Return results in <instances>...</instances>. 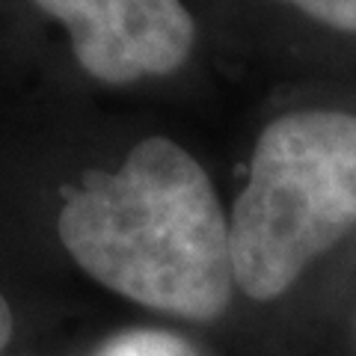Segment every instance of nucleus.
<instances>
[{"mask_svg":"<svg viewBox=\"0 0 356 356\" xmlns=\"http://www.w3.org/2000/svg\"><path fill=\"white\" fill-rule=\"evenodd\" d=\"M95 356H199L191 341L170 330H125L107 339Z\"/></svg>","mask_w":356,"mask_h":356,"instance_id":"nucleus-4","label":"nucleus"},{"mask_svg":"<svg viewBox=\"0 0 356 356\" xmlns=\"http://www.w3.org/2000/svg\"><path fill=\"white\" fill-rule=\"evenodd\" d=\"M57 229L77 267L131 303L199 324L232 303L220 196L202 163L166 137L137 143L116 172H86Z\"/></svg>","mask_w":356,"mask_h":356,"instance_id":"nucleus-1","label":"nucleus"},{"mask_svg":"<svg viewBox=\"0 0 356 356\" xmlns=\"http://www.w3.org/2000/svg\"><path fill=\"white\" fill-rule=\"evenodd\" d=\"M13 330H15V318H13V309H9L6 297L0 294V353H3V348L9 344V339H13Z\"/></svg>","mask_w":356,"mask_h":356,"instance_id":"nucleus-6","label":"nucleus"},{"mask_svg":"<svg viewBox=\"0 0 356 356\" xmlns=\"http://www.w3.org/2000/svg\"><path fill=\"white\" fill-rule=\"evenodd\" d=\"M353 226L356 116L294 110L273 119L255 140L250 181L229 220L235 285L270 303Z\"/></svg>","mask_w":356,"mask_h":356,"instance_id":"nucleus-2","label":"nucleus"},{"mask_svg":"<svg viewBox=\"0 0 356 356\" xmlns=\"http://www.w3.org/2000/svg\"><path fill=\"white\" fill-rule=\"evenodd\" d=\"M332 30L356 33V0H285Z\"/></svg>","mask_w":356,"mask_h":356,"instance_id":"nucleus-5","label":"nucleus"},{"mask_svg":"<svg viewBox=\"0 0 356 356\" xmlns=\"http://www.w3.org/2000/svg\"><path fill=\"white\" fill-rule=\"evenodd\" d=\"M69 30L74 60L110 86L166 77L191 60L196 27L181 0H33Z\"/></svg>","mask_w":356,"mask_h":356,"instance_id":"nucleus-3","label":"nucleus"}]
</instances>
